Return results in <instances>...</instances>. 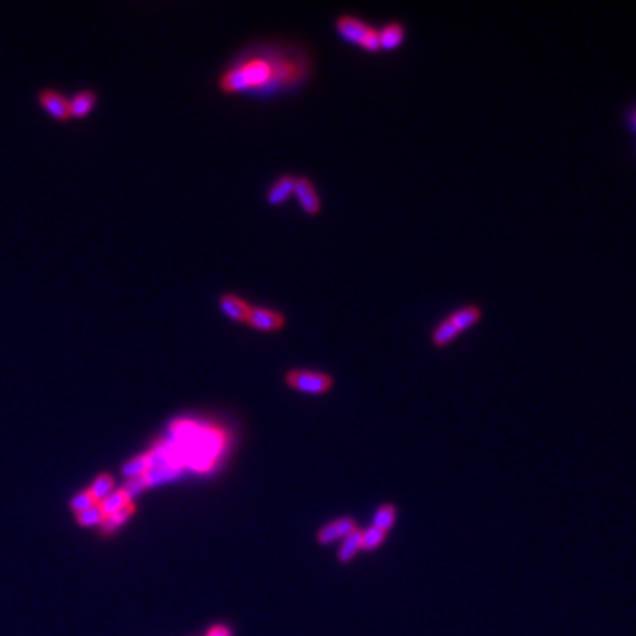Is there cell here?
<instances>
[{
    "label": "cell",
    "mask_w": 636,
    "mask_h": 636,
    "mask_svg": "<svg viewBox=\"0 0 636 636\" xmlns=\"http://www.w3.org/2000/svg\"><path fill=\"white\" fill-rule=\"evenodd\" d=\"M294 196L297 199V202H299L301 209H303L304 214L317 216L320 209H322V200H320L317 188H315V184L311 182V179L304 177V175L296 177V189H294Z\"/></svg>",
    "instance_id": "cell-6"
},
{
    "label": "cell",
    "mask_w": 636,
    "mask_h": 636,
    "mask_svg": "<svg viewBox=\"0 0 636 636\" xmlns=\"http://www.w3.org/2000/svg\"><path fill=\"white\" fill-rule=\"evenodd\" d=\"M77 522L80 523L82 527L103 525V522H105V515H103V511H101V508H99V504H96V506H92L91 509H87V511L78 513Z\"/></svg>",
    "instance_id": "cell-21"
},
{
    "label": "cell",
    "mask_w": 636,
    "mask_h": 636,
    "mask_svg": "<svg viewBox=\"0 0 636 636\" xmlns=\"http://www.w3.org/2000/svg\"><path fill=\"white\" fill-rule=\"evenodd\" d=\"M92 506H96V501L94 498H92V495L89 493V490H85V491H80V493L77 495V497L73 498V501H71V508H73V511L77 513H84V511H87V509H91Z\"/></svg>",
    "instance_id": "cell-22"
},
{
    "label": "cell",
    "mask_w": 636,
    "mask_h": 636,
    "mask_svg": "<svg viewBox=\"0 0 636 636\" xmlns=\"http://www.w3.org/2000/svg\"><path fill=\"white\" fill-rule=\"evenodd\" d=\"M98 105V94L91 89H82L69 98L71 118H85Z\"/></svg>",
    "instance_id": "cell-10"
},
{
    "label": "cell",
    "mask_w": 636,
    "mask_h": 636,
    "mask_svg": "<svg viewBox=\"0 0 636 636\" xmlns=\"http://www.w3.org/2000/svg\"><path fill=\"white\" fill-rule=\"evenodd\" d=\"M355 529H357V523H355L354 518H348V516H343V518H337L333 520V522L325 523L323 527H320V530L317 532V541L320 545H330V542H336V541H343L348 534H352Z\"/></svg>",
    "instance_id": "cell-8"
},
{
    "label": "cell",
    "mask_w": 636,
    "mask_h": 636,
    "mask_svg": "<svg viewBox=\"0 0 636 636\" xmlns=\"http://www.w3.org/2000/svg\"><path fill=\"white\" fill-rule=\"evenodd\" d=\"M246 325L255 330H260V333H278V330L285 329L286 318L281 311L272 310V308L251 306Z\"/></svg>",
    "instance_id": "cell-4"
},
{
    "label": "cell",
    "mask_w": 636,
    "mask_h": 636,
    "mask_svg": "<svg viewBox=\"0 0 636 636\" xmlns=\"http://www.w3.org/2000/svg\"><path fill=\"white\" fill-rule=\"evenodd\" d=\"M398 518V511L393 504H384L376 509L375 516H373V527L375 529L384 530L387 534L394 527Z\"/></svg>",
    "instance_id": "cell-16"
},
{
    "label": "cell",
    "mask_w": 636,
    "mask_h": 636,
    "mask_svg": "<svg viewBox=\"0 0 636 636\" xmlns=\"http://www.w3.org/2000/svg\"><path fill=\"white\" fill-rule=\"evenodd\" d=\"M150 467H152L150 465V454L136 456V458L129 459V462L125 463L124 469H122V474H124V477H128V479H140V477L145 476V472L150 469Z\"/></svg>",
    "instance_id": "cell-18"
},
{
    "label": "cell",
    "mask_w": 636,
    "mask_h": 636,
    "mask_svg": "<svg viewBox=\"0 0 636 636\" xmlns=\"http://www.w3.org/2000/svg\"><path fill=\"white\" fill-rule=\"evenodd\" d=\"M361 537L362 530L355 529L352 534H348L347 537L341 541L340 549H337V560H340L341 564H348L359 552H361Z\"/></svg>",
    "instance_id": "cell-14"
},
{
    "label": "cell",
    "mask_w": 636,
    "mask_h": 636,
    "mask_svg": "<svg viewBox=\"0 0 636 636\" xmlns=\"http://www.w3.org/2000/svg\"><path fill=\"white\" fill-rule=\"evenodd\" d=\"M334 28H336V34L340 35L343 41L350 43V45L359 46L364 52L376 53L380 52V38H379V28L372 27L366 21L359 20L357 16H352V14H340L334 21Z\"/></svg>",
    "instance_id": "cell-2"
},
{
    "label": "cell",
    "mask_w": 636,
    "mask_h": 636,
    "mask_svg": "<svg viewBox=\"0 0 636 636\" xmlns=\"http://www.w3.org/2000/svg\"><path fill=\"white\" fill-rule=\"evenodd\" d=\"M447 318L451 320V322L458 327L459 333L463 334L465 330H469L470 327H474L481 318H483V310H481L479 306H476V304H467V306H462L458 308V310L452 311V313H449Z\"/></svg>",
    "instance_id": "cell-12"
},
{
    "label": "cell",
    "mask_w": 636,
    "mask_h": 636,
    "mask_svg": "<svg viewBox=\"0 0 636 636\" xmlns=\"http://www.w3.org/2000/svg\"><path fill=\"white\" fill-rule=\"evenodd\" d=\"M386 532L375 529V527H369V529L362 530V537H361V549L362 552H373V549L379 548L380 545H384L386 541Z\"/></svg>",
    "instance_id": "cell-20"
},
{
    "label": "cell",
    "mask_w": 636,
    "mask_h": 636,
    "mask_svg": "<svg viewBox=\"0 0 636 636\" xmlns=\"http://www.w3.org/2000/svg\"><path fill=\"white\" fill-rule=\"evenodd\" d=\"M115 491V479L110 474H101L94 479V483L89 488V493L92 495V498L96 501V504L103 502L110 493Z\"/></svg>",
    "instance_id": "cell-15"
},
{
    "label": "cell",
    "mask_w": 636,
    "mask_h": 636,
    "mask_svg": "<svg viewBox=\"0 0 636 636\" xmlns=\"http://www.w3.org/2000/svg\"><path fill=\"white\" fill-rule=\"evenodd\" d=\"M626 121H627V125H630V128L633 129V131H636V103L630 108V110H627Z\"/></svg>",
    "instance_id": "cell-24"
},
{
    "label": "cell",
    "mask_w": 636,
    "mask_h": 636,
    "mask_svg": "<svg viewBox=\"0 0 636 636\" xmlns=\"http://www.w3.org/2000/svg\"><path fill=\"white\" fill-rule=\"evenodd\" d=\"M379 38L380 50L393 52V50H398L403 45L405 38H407V30H405V25L400 23V21H389L382 28H379Z\"/></svg>",
    "instance_id": "cell-11"
},
{
    "label": "cell",
    "mask_w": 636,
    "mask_h": 636,
    "mask_svg": "<svg viewBox=\"0 0 636 636\" xmlns=\"http://www.w3.org/2000/svg\"><path fill=\"white\" fill-rule=\"evenodd\" d=\"M128 504H131V498H129V495L125 493L124 488H122V490H117V491H113V493L108 495L103 502H99V508H101L103 515H105V518H106V516L113 515V513H117L118 509L125 508Z\"/></svg>",
    "instance_id": "cell-17"
},
{
    "label": "cell",
    "mask_w": 636,
    "mask_h": 636,
    "mask_svg": "<svg viewBox=\"0 0 636 636\" xmlns=\"http://www.w3.org/2000/svg\"><path fill=\"white\" fill-rule=\"evenodd\" d=\"M459 334L462 333H459L458 327L445 317L435 325L433 330H431V343H433V347L437 348L447 347V345H451L452 341L458 340Z\"/></svg>",
    "instance_id": "cell-13"
},
{
    "label": "cell",
    "mask_w": 636,
    "mask_h": 636,
    "mask_svg": "<svg viewBox=\"0 0 636 636\" xmlns=\"http://www.w3.org/2000/svg\"><path fill=\"white\" fill-rule=\"evenodd\" d=\"M38 103L39 106L46 111V115H50V117L55 118V121L59 122L71 121L69 98L64 96L60 91H57V89L52 87L41 89L38 94Z\"/></svg>",
    "instance_id": "cell-5"
},
{
    "label": "cell",
    "mask_w": 636,
    "mask_h": 636,
    "mask_svg": "<svg viewBox=\"0 0 636 636\" xmlns=\"http://www.w3.org/2000/svg\"><path fill=\"white\" fill-rule=\"evenodd\" d=\"M285 382L290 389L297 393L310 394V396H320L327 394L334 386V380L329 373L311 372V369L294 368L285 373Z\"/></svg>",
    "instance_id": "cell-3"
},
{
    "label": "cell",
    "mask_w": 636,
    "mask_h": 636,
    "mask_svg": "<svg viewBox=\"0 0 636 636\" xmlns=\"http://www.w3.org/2000/svg\"><path fill=\"white\" fill-rule=\"evenodd\" d=\"M218 308L226 318L235 323H246L251 311V304L246 299H242V297L232 292H225L219 296Z\"/></svg>",
    "instance_id": "cell-7"
},
{
    "label": "cell",
    "mask_w": 636,
    "mask_h": 636,
    "mask_svg": "<svg viewBox=\"0 0 636 636\" xmlns=\"http://www.w3.org/2000/svg\"><path fill=\"white\" fill-rule=\"evenodd\" d=\"M311 59L303 48L283 43L253 45L237 53L218 78L223 94L269 98L296 91L308 82Z\"/></svg>",
    "instance_id": "cell-1"
},
{
    "label": "cell",
    "mask_w": 636,
    "mask_h": 636,
    "mask_svg": "<svg viewBox=\"0 0 636 636\" xmlns=\"http://www.w3.org/2000/svg\"><path fill=\"white\" fill-rule=\"evenodd\" d=\"M133 513H135V506H133V502H131V504H128L125 508L118 509V511L113 513V515L106 516L105 522H103V529H105V532L117 530L118 527L124 525V523L131 518Z\"/></svg>",
    "instance_id": "cell-19"
},
{
    "label": "cell",
    "mask_w": 636,
    "mask_h": 636,
    "mask_svg": "<svg viewBox=\"0 0 636 636\" xmlns=\"http://www.w3.org/2000/svg\"><path fill=\"white\" fill-rule=\"evenodd\" d=\"M294 189H296V175H279L274 182L271 184L267 191V203L272 207H278L281 203H285L290 196L294 195Z\"/></svg>",
    "instance_id": "cell-9"
},
{
    "label": "cell",
    "mask_w": 636,
    "mask_h": 636,
    "mask_svg": "<svg viewBox=\"0 0 636 636\" xmlns=\"http://www.w3.org/2000/svg\"><path fill=\"white\" fill-rule=\"evenodd\" d=\"M206 636H232V631H230V627L225 626V624H216V626L207 630Z\"/></svg>",
    "instance_id": "cell-23"
}]
</instances>
